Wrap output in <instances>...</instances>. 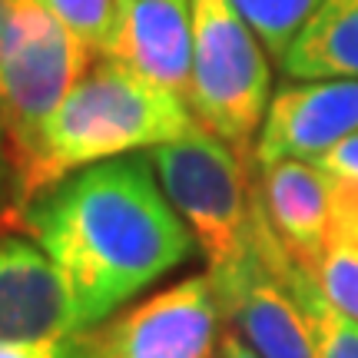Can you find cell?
<instances>
[{
	"instance_id": "obj_10",
	"label": "cell",
	"mask_w": 358,
	"mask_h": 358,
	"mask_svg": "<svg viewBox=\"0 0 358 358\" xmlns=\"http://www.w3.org/2000/svg\"><path fill=\"white\" fill-rule=\"evenodd\" d=\"M256 186L272 232L295 266L315 275L329 252V179L312 159H279L259 166Z\"/></svg>"
},
{
	"instance_id": "obj_5",
	"label": "cell",
	"mask_w": 358,
	"mask_h": 358,
	"mask_svg": "<svg viewBox=\"0 0 358 358\" xmlns=\"http://www.w3.org/2000/svg\"><path fill=\"white\" fill-rule=\"evenodd\" d=\"M90 66L93 50L53 17L43 0H7V30L0 47V123L10 169Z\"/></svg>"
},
{
	"instance_id": "obj_21",
	"label": "cell",
	"mask_w": 358,
	"mask_h": 358,
	"mask_svg": "<svg viewBox=\"0 0 358 358\" xmlns=\"http://www.w3.org/2000/svg\"><path fill=\"white\" fill-rule=\"evenodd\" d=\"M3 30H7V0H0V47H3Z\"/></svg>"
},
{
	"instance_id": "obj_14",
	"label": "cell",
	"mask_w": 358,
	"mask_h": 358,
	"mask_svg": "<svg viewBox=\"0 0 358 358\" xmlns=\"http://www.w3.org/2000/svg\"><path fill=\"white\" fill-rule=\"evenodd\" d=\"M60 24L77 34L93 53L106 57L113 47L123 0H43Z\"/></svg>"
},
{
	"instance_id": "obj_18",
	"label": "cell",
	"mask_w": 358,
	"mask_h": 358,
	"mask_svg": "<svg viewBox=\"0 0 358 358\" xmlns=\"http://www.w3.org/2000/svg\"><path fill=\"white\" fill-rule=\"evenodd\" d=\"M0 358H64V342H0Z\"/></svg>"
},
{
	"instance_id": "obj_3",
	"label": "cell",
	"mask_w": 358,
	"mask_h": 358,
	"mask_svg": "<svg viewBox=\"0 0 358 358\" xmlns=\"http://www.w3.org/2000/svg\"><path fill=\"white\" fill-rule=\"evenodd\" d=\"M150 163L166 199L209 259V268L239 256L256 203V156L232 150L213 129L192 127L176 140L153 146Z\"/></svg>"
},
{
	"instance_id": "obj_15",
	"label": "cell",
	"mask_w": 358,
	"mask_h": 358,
	"mask_svg": "<svg viewBox=\"0 0 358 358\" xmlns=\"http://www.w3.org/2000/svg\"><path fill=\"white\" fill-rule=\"evenodd\" d=\"M322 295L332 302L342 315L358 322V252L345 245H329L325 259L315 268Z\"/></svg>"
},
{
	"instance_id": "obj_17",
	"label": "cell",
	"mask_w": 358,
	"mask_h": 358,
	"mask_svg": "<svg viewBox=\"0 0 358 358\" xmlns=\"http://www.w3.org/2000/svg\"><path fill=\"white\" fill-rule=\"evenodd\" d=\"M312 163H319L325 173H338V176L358 179V133L345 136L342 143H335L329 153H322L319 159H312Z\"/></svg>"
},
{
	"instance_id": "obj_11",
	"label": "cell",
	"mask_w": 358,
	"mask_h": 358,
	"mask_svg": "<svg viewBox=\"0 0 358 358\" xmlns=\"http://www.w3.org/2000/svg\"><path fill=\"white\" fill-rule=\"evenodd\" d=\"M279 64L292 80H358V0H322Z\"/></svg>"
},
{
	"instance_id": "obj_6",
	"label": "cell",
	"mask_w": 358,
	"mask_h": 358,
	"mask_svg": "<svg viewBox=\"0 0 358 358\" xmlns=\"http://www.w3.org/2000/svg\"><path fill=\"white\" fill-rule=\"evenodd\" d=\"M219 302L209 275H192L150 295L113 322L64 338V358H213Z\"/></svg>"
},
{
	"instance_id": "obj_9",
	"label": "cell",
	"mask_w": 358,
	"mask_h": 358,
	"mask_svg": "<svg viewBox=\"0 0 358 358\" xmlns=\"http://www.w3.org/2000/svg\"><path fill=\"white\" fill-rule=\"evenodd\" d=\"M106 57L189 103L192 0H123Z\"/></svg>"
},
{
	"instance_id": "obj_20",
	"label": "cell",
	"mask_w": 358,
	"mask_h": 358,
	"mask_svg": "<svg viewBox=\"0 0 358 358\" xmlns=\"http://www.w3.org/2000/svg\"><path fill=\"white\" fill-rule=\"evenodd\" d=\"M10 176V159H7V136H3V123H0V182Z\"/></svg>"
},
{
	"instance_id": "obj_8",
	"label": "cell",
	"mask_w": 358,
	"mask_h": 358,
	"mask_svg": "<svg viewBox=\"0 0 358 358\" xmlns=\"http://www.w3.org/2000/svg\"><path fill=\"white\" fill-rule=\"evenodd\" d=\"M73 295L43 249L20 236L0 239V342H64L77 335Z\"/></svg>"
},
{
	"instance_id": "obj_12",
	"label": "cell",
	"mask_w": 358,
	"mask_h": 358,
	"mask_svg": "<svg viewBox=\"0 0 358 358\" xmlns=\"http://www.w3.org/2000/svg\"><path fill=\"white\" fill-rule=\"evenodd\" d=\"M299 299L306 306L312 329H315V352L319 358H358V322L342 315L338 308L322 295L315 275H308L306 268L295 279Z\"/></svg>"
},
{
	"instance_id": "obj_13",
	"label": "cell",
	"mask_w": 358,
	"mask_h": 358,
	"mask_svg": "<svg viewBox=\"0 0 358 358\" xmlns=\"http://www.w3.org/2000/svg\"><path fill=\"white\" fill-rule=\"evenodd\" d=\"M232 3L245 17V24L256 30L262 47L275 60H282V53L289 50V43L306 27L308 17L319 10L322 0H232Z\"/></svg>"
},
{
	"instance_id": "obj_19",
	"label": "cell",
	"mask_w": 358,
	"mask_h": 358,
	"mask_svg": "<svg viewBox=\"0 0 358 358\" xmlns=\"http://www.w3.org/2000/svg\"><path fill=\"white\" fill-rule=\"evenodd\" d=\"M213 358H262V355H259L256 348L249 345L236 329H229V332H219V342H216Z\"/></svg>"
},
{
	"instance_id": "obj_16",
	"label": "cell",
	"mask_w": 358,
	"mask_h": 358,
	"mask_svg": "<svg viewBox=\"0 0 358 358\" xmlns=\"http://www.w3.org/2000/svg\"><path fill=\"white\" fill-rule=\"evenodd\" d=\"M325 173V169H322ZM329 179V239L358 252V179L325 173Z\"/></svg>"
},
{
	"instance_id": "obj_4",
	"label": "cell",
	"mask_w": 358,
	"mask_h": 358,
	"mask_svg": "<svg viewBox=\"0 0 358 358\" xmlns=\"http://www.w3.org/2000/svg\"><path fill=\"white\" fill-rule=\"evenodd\" d=\"M266 53L232 0H192V93L189 110L206 129L252 156L256 129L268 110Z\"/></svg>"
},
{
	"instance_id": "obj_1",
	"label": "cell",
	"mask_w": 358,
	"mask_h": 358,
	"mask_svg": "<svg viewBox=\"0 0 358 358\" xmlns=\"http://www.w3.org/2000/svg\"><path fill=\"white\" fill-rule=\"evenodd\" d=\"M20 213L34 243L64 272L80 332L110 319L196 249L146 156H113L77 169Z\"/></svg>"
},
{
	"instance_id": "obj_7",
	"label": "cell",
	"mask_w": 358,
	"mask_h": 358,
	"mask_svg": "<svg viewBox=\"0 0 358 358\" xmlns=\"http://www.w3.org/2000/svg\"><path fill=\"white\" fill-rule=\"evenodd\" d=\"M352 133H358V80H306L282 87L268 100L252 156L259 166L279 159H319Z\"/></svg>"
},
{
	"instance_id": "obj_2",
	"label": "cell",
	"mask_w": 358,
	"mask_h": 358,
	"mask_svg": "<svg viewBox=\"0 0 358 358\" xmlns=\"http://www.w3.org/2000/svg\"><path fill=\"white\" fill-rule=\"evenodd\" d=\"M192 127L196 120L182 96L106 57L60 100L34 146L13 163L10 182L17 206L24 209L34 196L77 169L133 150H153Z\"/></svg>"
}]
</instances>
